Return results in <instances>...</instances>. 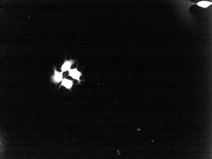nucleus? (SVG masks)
Here are the masks:
<instances>
[{"label": "nucleus", "instance_id": "1", "mask_svg": "<svg viewBox=\"0 0 212 159\" xmlns=\"http://www.w3.org/2000/svg\"><path fill=\"white\" fill-rule=\"evenodd\" d=\"M68 76L72 77L73 79L78 81V84H80L82 81L80 79L81 76H82V73L78 70L77 66L76 68L70 69L68 71Z\"/></svg>", "mask_w": 212, "mask_h": 159}, {"label": "nucleus", "instance_id": "2", "mask_svg": "<svg viewBox=\"0 0 212 159\" xmlns=\"http://www.w3.org/2000/svg\"><path fill=\"white\" fill-rule=\"evenodd\" d=\"M54 74L51 77V80L53 83L58 84L62 82L63 79V73L57 71L56 67L54 68Z\"/></svg>", "mask_w": 212, "mask_h": 159}, {"label": "nucleus", "instance_id": "3", "mask_svg": "<svg viewBox=\"0 0 212 159\" xmlns=\"http://www.w3.org/2000/svg\"><path fill=\"white\" fill-rule=\"evenodd\" d=\"M75 61L73 59L65 60L61 68L62 72L63 73L68 71L69 70L71 69L72 66L75 63Z\"/></svg>", "mask_w": 212, "mask_h": 159}, {"label": "nucleus", "instance_id": "4", "mask_svg": "<svg viewBox=\"0 0 212 159\" xmlns=\"http://www.w3.org/2000/svg\"><path fill=\"white\" fill-rule=\"evenodd\" d=\"M74 85V81L73 80H70L66 78H63L62 82L61 85L59 87L58 89L62 86H64L67 89L71 91L72 88Z\"/></svg>", "mask_w": 212, "mask_h": 159}, {"label": "nucleus", "instance_id": "5", "mask_svg": "<svg viewBox=\"0 0 212 159\" xmlns=\"http://www.w3.org/2000/svg\"><path fill=\"white\" fill-rule=\"evenodd\" d=\"M198 5L201 7L206 8L212 4L211 2H206L202 1L198 3Z\"/></svg>", "mask_w": 212, "mask_h": 159}]
</instances>
